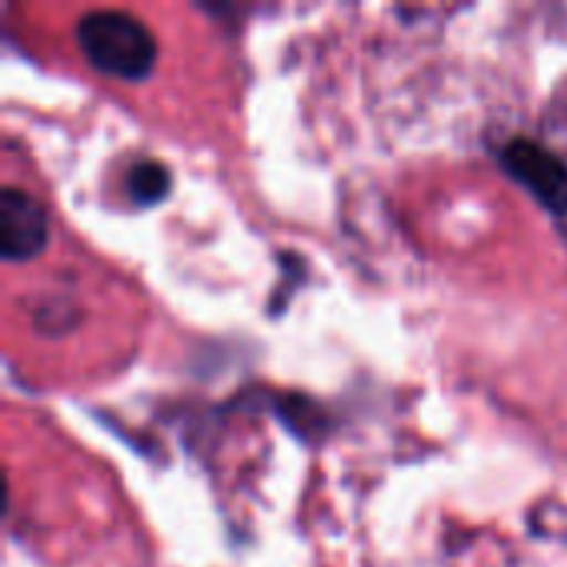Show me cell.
<instances>
[{
  "label": "cell",
  "instance_id": "7a4b0ae2",
  "mask_svg": "<svg viewBox=\"0 0 567 567\" xmlns=\"http://www.w3.org/2000/svg\"><path fill=\"white\" fill-rule=\"evenodd\" d=\"M502 166L548 213L567 216V163L555 150L538 140H508L502 150Z\"/></svg>",
  "mask_w": 567,
  "mask_h": 567
},
{
  "label": "cell",
  "instance_id": "5b68a950",
  "mask_svg": "<svg viewBox=\"0 0 567 567\" xmlns=\"http://www.w3.org/2000/svg\"><path fill=\"white\" fill-rule=\"evenodd\" d=\"M548 116L561 126V130H567V80L555 90V96H551V106H548Z\"/></svg>",
  "mask_w": 567,
  "mask_h": 567
},
{
  "label": "cell",
  "instance_id": "277c9868",
  "mask_svg": "<svg viewBox=\"0 0 567 567\" xmlns=\"http://www.w3.org/2000/svg\"><path fill=\"white\" fill-rule=\"evenodd\" d=\"M169 166L159 159H136L126 173V193L136 206H156L159 199L169 196Z\"/></svg>",
  "mask_w": 567,
  "mask_h": 567
},
{
  "label": "cell",
  "instance_id": "6da1fadb",
  "mask_svg": "<svg viewBox=\"0 0 567 567\" xmlns=\"http://www.w3.org/2000/svg\"><path fill=\"white\" fill-rule=\"evenodd\" d=\"M76 43L83 56L106 76L143 80L156 66V37L126 10H90L76 20Z\"/></svg>",
  "mask_w": 567,
  "mask_h": 567
},
{
  "label": "cell",
  "instance_id": "3957f363",
  "mask_svg": "<svg viewBox=\"0 0 567 567\" xmlns=\"http://www.w3.org/2000/svg\"><path fill=\"white\" fill-rule=\"evenodd\" d=\"M50 243L47 209L20 186L0 189V259L27 262L37 259Z\"/></svg>",
  "mask_w": 567,
  "mask_h": 567
}]
</instances>
